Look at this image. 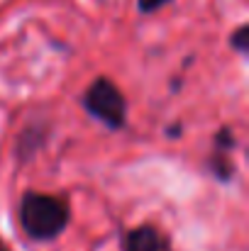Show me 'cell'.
I'll return each instance as SVG.
<instances>
[{"instance_id":"cell-1","label":"cell","mask_w":249,"mask_h":251,"mask_svg":"<svg viewBox=\"0 0 249 251\" xmlns=\"http://www.w3.org/2000/svg\"><path fill=\"white\" fill-rule=\"evenodd\" d=\"M71 220L64 200L44 193H27L20 202V225L25 234L34 242L56 239Z\"/></svg>"},{"instance_id":"cell-2","label":"cell","mask_w":249,"mask_h":251,"mask_svg":"<svg viewBox=\"0 0 249 251\" xmlns=\"http://www.w3.org/2000/svg\"><path fill=\"white\" fill-rule=\"evenodd\" d=\"M83 107L108 129H120L127 122V100L110 78H95L83 95Z\"/></svg>"},{"instance_id":"cell-3","label":"cell","mask_w":249,"mask_h":251,"mask_svg":"<svg viewBox=\"0 0 249 251\" xmlns=\"http://www.w3.org/2000/svg\"><path fill=\"white\" fill-rule=\"evenodd\" d=\"M125 251H173V249H171L168 239L157 227L142 225V227L132 229L125 237Z\"/></svg>"},{"instance_id":"cell-4","label":"cell","mask_w":249,"mask_h":251,"mask_svg":"<svg viewBox=\"0 0 249 251\" xmlns=\"http://www.w3.org/2000/svg\"><path fill=\"white\" fill-rule=\"evenodd\" d=\"M247 37H249V32H247V27H240L237 32H235V37L230 39L232 42V47L240 51V54H247L249 51V44H247Z\"/></svg>"},{"instance_id":"cell-5","label":"cell","mask_w":249,"mask_h":251,"mask_svg":"<svg viewBox=\"0 0 249 251\" xmlns=\"http://www.w3.org/2000/svg\"><path fill=\"white\" fill-rule=\"evenodd\" d=\"M171 0H137V7H139V12H144V15H149V12H157V10H162L164 5H168Z\"/></svg>"},{"instance_id":"cell-6","label":"cell","mask_w":249,"mask_h":251,"mask_svg":"<svg viewBox=\"0 0 249 251\" xmlns=\"http://www.w3.org/2000/svg\"><path fill=\"white\" fill-rule=\"evenodd\" d=\"M0 251H10V249H7V247H5V244H2V242H0Z\"/></svg>"}]
</instances>
